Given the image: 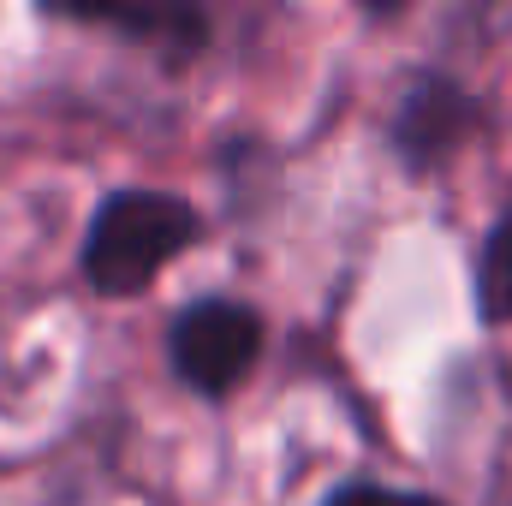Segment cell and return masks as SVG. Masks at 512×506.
<instances>
[{
  "instance_id": "277c9868",
  "label": "cell",
  "mask_w": 512,
  "mask_h": 506,
  "mask_svg": "<svg viewBox=\"0 0 512 506\" xmlns=\"http://www.w3.org/2000/svg\"><path fill=\"white\" fill-rule=\"evenodd\" d=\"M477 304L489 322H512V221H501L477 262Z\"/></svg>"
},
{
  "instance_id": "7a4b0ae2",
  "label": "cell",
  "mask_w": 512,
  "mask_h": 506,
  "mask_svg": "<svg viewBox=\"0 0 512 506\" xmlns=\"http://www.w3.org/2000/svg\"><path fill=\"white\" fill-rule=\"evenodd\" d=\"M256 352H262V322L245 304L203 298V304H191L173 322V370H179L185 387H197L209 399L233 393L239 381L251 376Z\"/></svg>"
},
{
  "instance_id": "6da1fadb",
  "label": "cell",
  "mask_w": 512,
  "mask_h": 506,
  "mask_svg": "<svg viewBox=\"0 0 512 506\" xmlns=\"http://www.w3.org/2000/svg\"><path fill=\"white\" fill-rule=\"evenodd\" d=\"M197 239V215L167 191H120L96 209L84 239V274L96 292H143L173 256Z\"/></svg>"
},
{
  "instance_id": "5b68a950",
  "label": "cell",
  "mask_w": 512,
  "mask_h": 506,
  "mask_svg": "<svg viewBox=\"0 0 512 506\" xmlns=\"http://www.w3.org/2000/svg\"><path fill=\"white\" fill-rule=\"evenodd\" d=\"M328 506H441V501H429V495H399V489H376V483H346V489H334Z\"/></svg>"
},
{
  "instance_id": "3957f363",
  "label": "cell",
  "mask_w": 512,
  "mask_h": 506,
  "mask_svg": "<svg viewBox=\"0 0 512 506\" xmlns=\"http://www.w3.org/2000/svg\"><path fill=\"white\" fill-rule=\"evenodd\" d=\"M453 114H459V96H453V90H441V84L417 90V96H411V108H405V126H399L405 149H411V155H429V149H441V143L453 137V126H447Z\"/></svg>"
}]
</instances>
